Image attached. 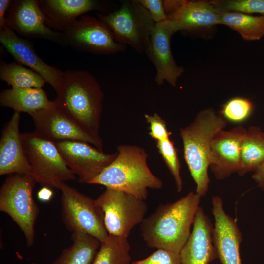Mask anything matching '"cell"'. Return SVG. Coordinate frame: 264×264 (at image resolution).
Wrapping results in <instances>:
<instances>
[{"mask_svg": "<svg viewBox=\"0 0 264 264\" xmlns=\"http://www.w3.org/2000/svg\"><path fill=\"white\" fill-rule=\"evenodd\" d=\"M156 147L174 177L177 191L180 192L183 187L180 175V163L174 142L170 139L156 141Z\"/></svg>", "mask_w": 264, "mask_h": 264, "instance_id": "f1b7e54d", "label": "cell"}, {"mask_svg": "<svg viewBox=\"0 0 264 264\" xmlns=\"http://www.w3.org/2000/svg\"><path fill=\"white\" fill-rule=\"evenodd\" d=\"M185 0H164L163 7L168 16L177 10L184 3Z\"/></svg>", "mask_w": 264, "mask_h": 264, "instance_id": "e575fe53", "label": "cell"}, {"mask_svg": "<svg viewBox=\"0 0 264 264\" xmlns=\"http://www.w3.org/2000/svg\"><path fill=\"white\" fill-rule=\"evenodd\" d=\"M264 162V132L257 126L247 129L241 145L240 175L255 171Z\"/></svg>", "mask_w": 264, "mask_h": 264, "instance_id": "cb8c5ba5", "label": "cell"}, {"mask_svg": "<svg viewBox=\"0 0 264 264\" xmlns=\"http://www.w3.org/2000/svg\"><path fill=\"white\" fill-rule=\"evenodd\" d=\"M53 195V192L50 188L42 187L37 193L39 200L43 202H47L50 200Z\"/></svg>", "mask_w": 264, "mask_h": 264, "instance_id": "d590c367", "label": "cell"}, {"mask_svg": "<svg viewBox=\"0 0 264 264\" xmlns=\"http://www.w3.org/2000/svg\"><path fill=\"white\" fill-rule=\"evenodd\" d=\"M138 1L147 10L155 23H159L168 20L162 0H138Z\"/></svg>", "mask_w": 264, "mask_h": 264, "instance_id": "d6a6232c", "label": "cell"}, {"mask_svg": "<svg viewBox=\"0 0 264 264\" xmlns=\"http://www.w3.org/2000/svg\"><path fill=\"white\" fill-rule=\"evenodd\" d=\"M56 92V105L103 145L99 132L104 94L96 79L86 71H66Z\"/></svg>", "mask_w": 264, "mask_h": 264, "instance_id": "7a4b0ae2", "label": "cell"}, {"mask_svg": "<svg viewBox=\"0 0 264 264\" xmlns=\"http://www.w3.org/2000/svg\"><path fill=\"white\" fill-rule=\"evenodd\" d=\"M61 192V217L63 223L72 233L90 235L100 242L109 234L104 224L103 212L96 202L64 182L57 185Z\"/></svg>", "mask_w": 264, "mask_h": 264, "instance_id": "52a82bcc", "label": "cell"}, {"mask_svg": "<svg viewBox=\"0 0 264 264\" xmlns=\"http://www.w3.org/2000/svg\"><path fill=\"white\" fill-rule=\"evenodd\" d=\"M226 124L222 116L209 108L200 112L190 124L180 130L184 159L196 184V193L201 197L206 194L209 184L208 169L212 139Z\"/></svg>", "mask_w": 264, "mask_h": 264, "instance_id": "277c9868", "label": "cell"}, {"mask_svg": "<svg viewBox=\"0 0 264 264\" xmlns=\"http://www.w3.org/2000/svg\"><path fill=\"white\" fill-rule=\"evenodd\" d=\"M167 18L176 32H191L219 24L220 13L210 1L185 0Z\"/></svg>", "mask_w": 264, "mask_h": 264, "instance_id": "44dd1931", "label": "cell"}, {"mask_svg": "<svg viewBox=\"0 0 264 264\" xmlns=\"http://www.w3.org/2000/svg\"><path fill=\"white\" fill-rule=\"evenodd\" d=\"M20 113L14 112L0 140V175L31 174L19 131Z\"/></svg>", "mask_w": 264, "mask_h": 264, "instance_id": "ac0fdd59", "label": "cell"}, {"mask_svg": "<svg viewBox=\"0 0 264 264\" xmlns=\"http://www.w3.org/2000/svg\"><path fill=\"white\" fill-rule=\"evenodd\" d=\"M101 208L109 235L127 237L141 224L148 207L144 200L129 193L106 188L95 199Z\"/></svg>", "mask_w": 264, "mask_h": 264, "instance_id": "9c48e42d", "label": "cell"}, {"mask_svg": "<svg viewBox=\"0 0 264 264\" xmlns=\"http://www.w3.org/2000/svg\"><path fill=\"white\" fill-rule=\"evenodd\" d=\"M0 42L17 62L39 74L57 90L64 72L42 60L28 40L6 27L0 30Z\"/></svg>", "mask_w": 264, "mask_h": 264, "instance_id": "2e32d148", "label": "cell"}, {"mask_svg": "<svg viewBox=\"0 0 264 264\" xmlns=\"http://www.w3.org/2000/svg\"><path fill=\"white\" fill-rule=\"evenodd\" d=\"M72 244L64 249L52 264H91L100 245L94 237L85 233H72Z\"/></svg>", "mask_w": 264, "mask_h": 264, "instance_id": "603a6c76", "label": "cell"}, {"mask_svg": "<svg viewBox=\"0 0 264 264\" xmlns=\"http://www.w3.org/2000/svg\"><path fill=\"white\" fill-rule=\"evenodd\" d=\"M61 32L66 45L80 51L110 55L124 52L127 47L115 40L104 22L90 16L80 17Z\"/></svg>", "mask_w": 264, "mask_h": 264, "instance_id": "30bf717a", "label": "cell"}, {"mask_svg": "<svg viewBox=\"0 0 264 264\" xmlns=\"http://www.w3.org/2000/svg\"><path fill=\"white\" fill-rule=\"evenodd\" d=\"M36 181L31 174L10 175L0 189V210L8 214L23 232L27 245H33L39 209L33 197Z\"/></svg>", "mask_w": 264, "mask_h": 264, "instance_id": "5b68a950", "label": "cell"}, {"mask_svg": "<svg viewBox=\"0 0 264 264\" xmlns=\"http://www.w3.org/2000/svg\"><path fill=\"white\" fill-rule=\"evenodd\" d=\"M22 138L31 175L42 187L57 188L61 182L76 179L54 142L41 137L35 131L22 134Z\"/></svg>", "mask_w": 264, "mask_h": 264, "instance_id": "ba28073f", "label": "cell"}, {"mask_svg": "<svg viewBox=\"0 0 264 264\" xmlns=\"http://www.w3.org/2000/svg\"><path fill=\"white\" fill-rule=\"evenodd\" d=\"M119 43L133 48L138 53H145L155 25L150 13L138 0H126L120 7L109 13H98Z\"/></svg>", "mask_w": 264, "mask_h": 264, "instance_id": "8992f818", "label": "cell"}, {"mask_svg": "<svg viewBox=\"0 0 264 264\" xmlns=\"http://www.w3.org/2000/svg\"><path fill=\"white\" fill-rule=\"evenodd\" d=\"M176 32L168 20L156 23L145 52L155 68L154 81L158 86L166 81L175 86L184 72V68L176 64L171 51V39Z\"/></svg>", "mask_w": 264, "mask_h": 264, "instance_id": "5bb4252c", "label": "cell"}, {"mask_svg": "<svg viewBox=\"0 0 264 264\" xmlns=\"http://www.w3.org/2000/svg\"><path fill=\"white\" fill-rule=\"evenodd\" d=\"M212 202L215 219L212 236L217 255L222 264H242L239 252L242 237L239 228L225 212L220 197H214Z\"/></svg>", "mask_w": 264, "mask_h": 264, "instance_id": "e0dca14e", "label": "cell"}, {"mask_svg": "<svg viewBox=\"0 0 264 264\" xmlns=\"http://www.w3.org/2000/svg\"><path fill=\"white\" fill-rule=\"evenodd\" d=\"M130 250L127 237L109 235L100 242L91 264H129Z\"/></svg>", "mask_w": 264, "mask_h": 264, "instance_id": "484cf974", "label": "cell"}, {"mask_svg": "<svg viewBox=\"0 0 264 264\" xmlns=\"http://www.w3.org/2000/svg\"><path fill=\"white\" fill-rule=\"evenodd\" d=\"M6 18L7 27L21 36L43 39L66 46L62 33L46 24L38 0H12Z\"/></svg>", "mask_w": 264, "mask_h": 264, "instance_id": "7c38bea8", "label": "cell"}, {"mask_svg": "<svg viewBox=\"0 0 264 264\" xmlns=\"http://www.w3.org/2000/svg\"><path fill=\"white\" fill-rule=\"evenodd\" d=\"M0 78L12 88H42L45 80L37 73L15 62L0 63Z\"/></svg>", "mask_w": 264, "mask_h": 264, "instance_id": "4316f807", "label": "cell"}, {"mask_svg": "<svg viewBox=\"0 0 264 264\" xmlns=\"http://www.w3.org/2000/svg\"><path fill=\"white\" fill-rule=\"evenodd\" d=\"M201 196L190 192L173 203L159 205L140 224L141 235L150 248L177 253L186 243Z\"/></svg>", "mask_w": 264, "mask_h": 264, "instance_id": "6da1fadb", "label": "cell"}, {"mask_svg": "<svg viewBox=\"0 0 264 264\" xmlns=\"http://www.w3.org/2000/svg\"><path fill=\"white\" fill-rule=\"evenodd\" d=\"M218 13L236 12L264 15V0H219L210 1Z\"/></svg>", "mask_w": 264, "mask_h": 264, "instance_id": "83f0119b", "label": "cell"}, {"mask_svg": "<svg viewBox=\"0 0 264 264\" xmlns=\"http://www.w3.org/2000/svg\"><path fill=\"white\" fill-rule=\"evenodd\" d=\"M212 232L207 216L199 206L191 235L180 253L181 264H209L218 256Z\"/></svg>", "mask_w": 264, "mask_h": 264, "instance_id": "d6986e66", "label": "cell"}, {"mask_svg": "<svg viewBox=\"0 0 264 264\" xmlns=\"http://www.w3.org/2000/svg\"><path fill=\"white\" fill-rule=\"evenodd\" d=\"M131 264H181V263L179 253L163 249H157L147 257L133 261Z\"/></svg>", "mask_w": 264, "mask_h": 264, "instance_id": "4dcf8cb0", "label": "cell"}, {"mask_svg": "<svg viewBox=\"0 0 264 264\" xmlns=\"http://www.w3.org/2000/svg\"><path fill=\"white\" fill-rule=\"evenodd\" d=\"M144 117L149 124V134L152 138L156 141L170 139L172 133L168 130L165 121L158 114H145Z\"/></svg>", "mask_w": 264, "mask_h": 264, "instance_id": "1f68e13d", "label": "cell"}, {"mask_svg": "<svg viewBox=\"0 0 264 264\" xmlns=\"http://www.w3.org/2000/svg\"><path fill=\"white\" fill-rule=\"evenodd\" d=\"M219 13V24L237 32L245 40H258L264 36V15L255 16L236 12Z\"/></svg>", "mask_w": 264, "mask_h": 264, "instance_id": "d4e9b609", "label": "cell"}, {"mask_svg": "<svg viewBox=\"0 0 264 264\" xmlns=\"http://www.w3.org/2000/svg\"><path fill=\"white\" fill-rule=\"evenodd\" d=\"M11 2V0H0V30L7 27L5 15Z\"/></svg>", "mask_w": 264, "mask_h": 264, "instance_id": "836d02e7", "label": "cell"}, {"mask_svg": "<svg viewBox=\"0 0 264 264\" xmlns=\"http://www.w3.org/2000/svg\"><path fill=\"white\" fill-rule=\"evenodd\" d=\"M247 129L242 126L220 130L211 144L210 165L217 179H224L241 169V145Z\"/></svg>", "mask_w": 264, "mask_h": 264, "instance_id": "9a60e30c", "label": "cell"}, {"mask_svg": "<svg viewBox=\"0 0 264 264\" xmlns=\"http://www.w3.org/2000/svg\"><path fill=\"white\" fill-rule=\"evenodd\" d=\"M113 161L89 184L121 191L145 200L148 189L158 190L162 181L150 169L148 154L137 145H120Z\"/></svg>", "mask_w": 264, "mask_h": 264, "instance_id": "3957f363", "label": "cell"}, {"mask_svg": "<svg viewBox=\"0 0 264 264\" xmlns=\"http://www.w3.org/2000/svg\"><path fill=\"white\" fill-rule=\"evenodd\" d=\"M46 24L61 32L87 12L104 8L103 2L96 0H38Z\"/></svg>", "mask_w": 264, "mask_h": 264, "instance_id": "ffe728a7", "label": "cell"}, {"mask_svg": "<svg viewBox=\"0 0 264 264\" xmlns=\"http://www.w3.org/2000/svg\"><path fill=\"white\" fill-rule=\"evenodd\" d=\"M30 115L35 125V132L47 140L53 142L82 141L103 151V145L82 130L55 102L52 106L36 111Z\"/></svg>", "mask_w": 264, "mask_h": 264, "instance_id": "4fadbf2b", "label": "cell"}, {"mask_svg": "<svg viewBox=\"0 0 264 264\" xmlns=\"http://www.w3.org/2000/svg\"><path fill=\"white\" fill-rule=\"evenodd\" d=\"M253 110V105L248 99L236 97L228 101L222 107V116L232 122H240L246 119Z\"/></svg>", "mask_w": 264, "mask_h": 264, "instance_id": "f546056e", "label": "cell"}, {"mask_svg": "<svg viewBox=\"0 0 264 264\" xmlns=\"http://www.w3.org/2000/svg\"><path fill=\"white\" fill-rule=\"evenodd\" d=\"M259 185L261 188L264 189V181L259 184Z\"/></svg>", "mask_w": 264, "mask_h": 264, "instance_id": "74e56055", "label": "cell"}, {"mask_svg": "<svg viewBox=\"0 0 264 264\" xmlns=\"http://www.w3.org/2000/svg\"><path fill=\"white\" fill-rule=\"evenodd\" d=\"M67 167L78 176L80 183L89 184L116 157L117 152L108 154L82 141L54 142Z\"/></svg>", "mask_w": 264, "mask_h": 264, "instance_id": "8fae6325", "label": "cell"}, {"mask_svg": "<svg viewBox=\"0 0 264 264\" xmlns=\"http://www.w3.org/2000/svg\"><path fill=\"white\" fill-rule=\"evenodd\" d=\"M252 177L258 184L264 181V162L254 171Z\"/></svg>", "mask_w": 264, "mask_h": 264, "instance_id": "8d00e7d4", "label": "cell"}, {"mask_svg": "<svg viewBox=\"0 0 264 264\" xmlns=\"http://www.w3.org/2000/svg\"><path fill=\"white\" fill-rule=\"evenodd\" d=\"M0 102L3 107L12 108L14 112H25L29 115L41 109L52 106L54 101L48 99L42 88H11L3 90L0 94Z\"/></svg>", "mask_w": 264, "mask_h": 264, "instance_id": "7402d4cb", "label": "cell"}]
</instances>
